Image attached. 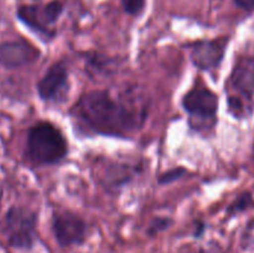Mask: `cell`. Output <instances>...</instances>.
I'll list each match as a JSON object with an SVG mask.
<instances>
[{"instance_id":"cell-10","label":"cell","mask_w":254,"mask_h":253,"mask_svg":"<svg viewBox=\"0 0 254 253\" xmlns=\"http://www.w3.org/2000/svg\"><path fill=\"white\" fill-rule=\"evenodd\" d=\"M41 51L25 39H11L0 42V66L17 69L30 66L41 59Z\"/></svg>"},{"instance_id":"cell-5","label":"cell","mask_w":254,"mask_h":253,"mask_svg":"<svg viewBox=\"0 0 254 253\" xmlns=\"http://www.w3.org/2000/svg\"><path fill=\"white\" fill-rule=\"evenodd\" d=\"M218 96L205 86L189 89L181 99L183 109L189 114L190 128L196 131L212 129L217 122Z\"/></svg>"},{"instance_id":"cell-9","label":"cell","mask_w":254,"mask_h":253,"mask_svg":"<svg viewBox=\"0 0 254 253\" xmlns=\"http://www.w3.org/2000/svg\"><path fill=\"white\" fill-rule=\"evenodd\" d=\"M230 39L226 36L212 40H198L189 45L190 60L201 71H213L218 68L225 59Z\"/></svg>"},{"instance_id":"cell-16","label":"cell","mask_w":254,"mask_h":253,"mask_svg":"<svg viewBox=\"0 0 254 253\" xmlns=\"http://www.w3.org/2000/svg\"><path fill=\"white\" fill-rule=\"evenodd\" d=\"M233 4L245 11H254V0H233Z\"/></svg>"},{"instance_id":"cell-15","label":"cell","mask_w":254,"mask_h":253,"mask_svg":"<svg viewBox=\"0 0 254 253\" xmlns=\"http://www.w3.org/2000/svg\"><path fill=\"white\" fill-rule=\"evenodd\" d=\"M122 7L128 15L134 17L140 16L146 6V0H121Z\"/></svg>"},{"instance_id":"cell-4","label":"cell","mask_w":254,"mask_h":253,"mask_svg":"<svg viewBox=\"0 0 254 253\" xmlns=\"http://www.w3.org/2000/svg\"><path fill=\"white\" fill-rule=\"evenodd\" d=\"M64 11L61 0H50L47 2H25L16 6L15 16L26 27L45 42L56 36L55 25Z\"/></svg>"},{"instance_id":"cell-7","label":"cell","mask_w":254,"mask_h":253,"mask_svg":"<svg viewBox=\"0 0 254 253\" xmlns=\"http://www.w3.org/2000/svg\"><path fill=\"white\" fill-rule=\"evenodd\" d=\"M51 227L57 245L62 248L82 245L88 235L86 221L68 210H54Z\"/></svg>"},{"instance_id":"cell-2","label":"cell","mask_w":254,"mask_h":253,"mask_svg":"<svg viewBox=\"0 0 254 253\" xmlns=\"http://www.w3.org/2000/svg\"><path fill=\"white\" fill-rule=\"evenodd\" d=\"M68 153L66 136L60 128L47 121L36 122L30 126L25 141L24 156L34 166L59 164Z\"/></svg>"},{"instance_id":"cell-3","label":"cell","mask_w":254,"mask_h":253,"mask_svg":"<svg viewBox=\"0 0 254 253\" xmlns=\"http://www.w3.org/2000/svg\"><path fill=\"white\" fill-rule=\"evenodd\" d=\"M39 215L27 206L14 205L6 210L0 221V235L9 247L29 251L37 240Z\"/></svg>"},{"instance_id":"cell-19","label":"cell","mask_w":254,"mask_h":253,"mask_svg":"<svg viewBox=\"0 0 254 253\" xmlns=\"http://www.w3.org/2000/svg\"><path fill=\"white\" fill-rule=\"evenodd\" d=\"M0 21H1V12H0Z\"/></svg>"},{"instance_id":"cell-14","label":"cell","mask_w":254,"mask_h":253,"mask_svg":"<svg viewBox=\"0 0 254 253\" xmlns=\"http://www.w3.org/2000/svg\"><path fill=\"white\" fill-rule=\"evenodd\" d=\"M186 174H188V170L185 168H183V166H176V168L169 169L165 173L161 174L158 179V183L160 185H169V184H173L175 181L183 179Z\"/></svg>"},{"instance_id":"cell-6","label":"cell","mask_w":254,"mask_h":253,"mask_svg":"<svg viewBox=\"0 0 254 253\" xmlns=\"http://www.w3.org/2000/svg\"><path fill=\"white\" fill-rule=\"evenodd\" d=\"M143 170L144 166L140 163L101 158L94 164L92 174L97 184L107 193L119 195L127 185L143 173Z\"/></svg>"},{"instance_id":"cell-18","label":"cell","mask_w":254,"mask_h":253,"mask_svg":"<svg viewBox=\"0 0 254 253\" xmlns=\"http://www.w3.org/2000/svg\"><path fill=\"white\" fill-rule=\"evenodd\" d=\"M2 198H4V184H2V180L0 179V211H1Z\"/></svg>"},{"instance_id":"cell-12","label":"cell","mask_w":254,"mask_h":253,"mask_svg":"<svg viewBox=\"0 0 254 253\" xmlns=\"http://www.w3.org/2000/svg\"><path fill=\"white\" fill-rule=\"evenodd\" d=\"M252 201V193H251L250 191H245V192L240 193V195L227 206L226 212H227L228 216H235L241 212H245V211L251 206Z\"/></svg>"},{"instance_id":"cell-13","label":"cell","mask_w":254,"mask_h":253,"mask_svg":"<svg viewBox=\"0 0 254 253\" xmlns=\"http://www.w3.org/2000/svg\"><path fill=\"white\" fill-rule=\"evenodd\" d=\"M174 221L173 218L166 217V216H156L153 220L150 221L148 226V230H146V233H148L150 237H154V236L159 235V233L164 232L168 228H170L173 226Z\"/></svg>"},{"instance_id":"cell-8","label":"cell","mask_w":254,"mask_h":253,"mask_svg":"<svg viewBox=\"0 0 254 253\" xmlns=\"http://www.w3.org/2000/svg\"><path fill=\"white\" fill-rule=\"evenodd\" d=\"M37 94L45 103H64L69 92V73L61 61L52 63L37 81Z\"/></svg>"},{"instance_id":"cell-17","label":"cell","mask_w":254,"mask_h":253,"mask_svg":"<svg viewBox=\"0 0 254 253\" xmlns=\"http://www.w3.org/2000/svg\"><path fill=\"white\" fill-rule=\"evenodd\" d=\"M206 231V223L203 221H196L195 230H193L192 236L195 238H201Z\"/></svg>"},{"instance_id":"cell-11","label":"cell","mask_w":254,"mask_h":253,"mask_svg":"<svg viewBox=\"0 0 254 253\" xmlns=\"http://www.w3.org/2000/svg\"><path fill=\"white\" fill-rule=\"evenodd\" d=\"M228 84L237 92L241 99H252L254 97V59L242 56L233 64Z\"/></svg>"},{"instance_id":"cell-1","label":"cell","mask_w":254,"mask_h":253,"mask_svg":"<svg viewBox=\"0 0 254 253\" xmlns=\"http://www.w3.org/2000/svg\"><path fill=\"white\" fill-rule=\"evenodd\" d=\"M71 114L84 133L114 138H128L143 126L146 116L107 89H93L82 94Z\"/></svg>"}]
</instances>
